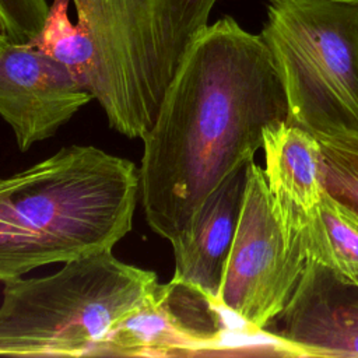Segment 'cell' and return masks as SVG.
<instances>
[{
	"mask_svg": "<svg viewBox=\"0 0 358 358\" xmlns=\"http://www.w3.org/2000/svg\"><path fill=\"white\" fill-rule=\"evenodd\" d=\"M217 0H73L92 63L85 83L109 126L141 138Z\"/></svg>",
	"mask_w": 358,
	"mask_h": 358,
	"instance_id": "obj_3",
	"label": "cell"
},
{
	"mask_svg": "<svg viewBox=\"0 0 358 358\" xmlns=\"http://www.w3.org/2000/svg\"><path fill=\"white\" fill-rule=\"evenodd\" d=\"M262 150L273 211L285 238L299 245V228L326 193L320 144L312 133L285 120L264 129Z\"/></svg>",
	"mask_w": 358,
	"mask_h": 358,
	"instance_id": "obj_10",
	"label": "cell"
},
{
	"mask_svg": "<svg viewBox=\"0 0 358 358\" xmlns=\"http://www.w3.org/2000/svg\"><path fill=\"white\" fill-rule=\"evenodd\" d=\"M29 172H31V166L24 169V171H21V172H17V173H14L11 176L0 178V206L4 201V199L28 178Z\"/></svg>",
	"mask_w": 358,
	"mask_h": 358,
	"instance_id": "obj_16",
	"label": "cell"
},
{
	"mask_svg": "<svg viewBox=\"0 0 358 358\" xmlns=\"http://www.w3.org/2000/svg\"><path fill=\"white\" fill-rule=\"evenodd\" d=\"M287 357H358V281L306 260L284 310L267 327Z\"/></svg>",
	"mask_w": 358,
	"mask_h": 358,
	"instance_id": "obj_9",
	"label": "cell"
},
{
	"mask_svg": "<svg viewBox=\"0 0 358 358\" xmlns=\"http://www.w3.org/2000/svg\"><path fill=\"white\" fill-rule=\"evenodd\" d=\"M260 35L287 122L312 134H358V1L270 0Z\"/></svg>",
	"mask_w": 358,
	"mask_h": 358,
	"instance_id": "obj_5",
	"label": "cell"
},
{
	"mask_svg": "<svg viewBox=\"0 0 358 358\" xmlns=\"http://www.w3.org/2000/svg\"><path fill=\"white\" fill-rule=\"evenodd\" d=\"M322 148L326 192L358 211V134H313Z\"/></svg>",
	"mask_w": 358,
	"mask_h": 358,
	"instance_id": "obj_14",
	"label": "cell"
},
{
	"mask_svg": "<svg viewBox=\"0 0 358 358\" xmlns=\"http://www.w3.org/2000/svg\"><path fill=\"white\" fill-rule=\"evenodd\" d=\"M248 165L225 178L199 210L187 236L172 246V278L199 288L215 303L238 225Z\"/></svg>",
	"mask_w": 358,
	"mask_h": 358,
	"instance_id": "obj_11",
	"label": "cell"
},
{
	"mask_svg": "<svg viewBox=\"0 0 358 358\" xmlns=\"http://www.w3.org/2000/svg\"><path fill=\"white\" fill-rule=\"evenodd\" d=\"M157 282L154 271L124 263L112 250L63 263L49 275L7 281L0 303V355L92 357Z\"/></svg>",
	"mask_w": 358,
	"mask_h": 358,
	"instance_id": "obj_4",
	"label": "cell"
},
{
	"mask_svg": "<svg viewBox=\"0 0 358 358\" xmlns=\"http://www.w3.org/2000/svg\"><path fill=\"white\" fill-rule=\"evenodd\" d=\"M140 201L134 162L94 145H69L31 165L0 206V281L112 248Z\"/></svg>",
	"mask_w": 358,
	"mask_h": 358,
	"instance_id": "obj_2",
	"label": "cell"
},
{
	"mask_svg": "<svg viewBox=\"0 0 358 358\" xmlns=\"http://www.w3.org/2000/svg\"><path fill=\"white\" fill-rule=\"evenodd\" d=\"M288 106L268 46L232 17L196 38L141 137L140 203L148 227L183 241L207 197L263 147Z\"/></svg>",
	"mask_w": 358,
	"mask_h": 358,
	"instance_id": "obj_1",
	"label": "cell"
},
{
	"mask_svg": "<svg viewBox=\"0 0 358 358\" xmlns=\"http://www.w3.org/2000/svg\"><path fill=\"white\" fill-rule=\"evenodd\" d=\"M69 1H52L41 32L28 45L69 67L85 87L92 63V46L87 31L78 22L70 21Z\"/></svg>",
	"mask_w": 358,
	"mask_h": 358,
	"instance_id": "obj_13",
	"label": "cell"
},
{
	"mask_svg": "<svg viewBox=\"0 0 358 358\" xmlns=\"http://www.w3.org/2000/svg\"><path fill=\"white\" fill-rule=\"evenodd\" d=\"M7 43H8V41H7V39L0 34V50H1Z\"/></svg>",
	"mask_w": 358,
	"mask_h": 358,
	"instance_id": "obj_17",
	"label": "cell"
},
{
	"mask_svg": "<svg viewBox=\"0 0 358 358\" xmlns=\"http://www.w3.org/2000/svg\"><path fill=\"white\" fill-rule=\"evenodd\" d=\"M92 98L69 67L28 43L0 50V116L27 151L66 124Z\"/></svg>",
	"mask_w": 358,
	"mask_h": 358,
	"instance_id": "obj_8",
	"label": "cell"
},
{
	"mask_svg": "<svg viewBox=\"0 0 358 358\" xmlns=\"http://www.w3.org/2000/svg\"><path fill=\"white\" fill-rule=\"evenodd\" d=\"M296 241L306 260L358 281V211L352 207L326 192L303 221Z\"/></svg>",
	"mask_w": 358,
	"mask_h": 358,
	"instance_id": "obj_12",
	"label": "cell"
},
{
	"mask_svg": "<svg viewBox=\"0 0 358 358\" xmlns=\"http://www.w3.org/2000/svg\"><path fill=\"white\" fill-rule=\"evenodd\" d=\"M49 6L45 0H0V34L11 43H28L41 32Z\"/></svg>",
	"mask_w": 358,
	"mask_h": 358,
	"instance_id": "obj_15",
	"label": "cell"
},
{
	"mask_svg": "<svg viewBox=\"0 0 358 358\" xmlns=\"http://www.w3.org/2000/svg\"><path fill=\"white\" fill-rule=\"evenodd\" d=\"M345 1H358V0H345Z\"/></svg>",
	"mask_w": 358,
	"mask_h": 358,
	"instance_id": "obj_18",
	"label": "cell"
},
{
	"mask_svg": "<svg viewBox=\"0 0 358 358\" xmlns=\"http://www.w3.org/2000/svg\"><path fill=\"white\" fill-rule=\"evenodd\" d=\"M225 312L183 281L157 282L144 302L119 320L92 357H194L227 347Z\"/></svg>",
	"mask_w": 358,
	"mask_h": 358,
	"instance_id": "obj_7",
	"label": "cell"
},
{
	"mask_svg": "<svg viewBox=\"0 0 358 358\" xmlns=\"http://www.w3.org/2000/svg\"><path fill=\"white\" fill-rule=\"evenodd\" d=\"M305 264L273 211L263 168L252 161L217 305L248 334L262 336L287 306Z\"/></svg>",
	"mask_w": 358,
	"mask_h": 358,
	"instance_id": "obj_6",
	"label": "cell"
}]
</instances>
